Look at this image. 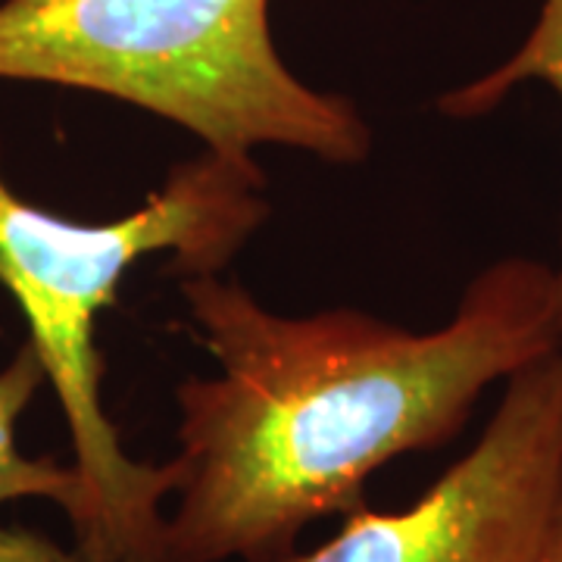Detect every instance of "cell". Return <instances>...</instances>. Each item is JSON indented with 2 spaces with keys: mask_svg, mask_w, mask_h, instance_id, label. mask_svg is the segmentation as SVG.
I'll return each mask as SVG.
<instances>
[{
  "mask_svg": "<svg viewBox=\"0 0 562 562\" xmlns=\"http://www.w3.org/2000/svg\"><path fill=\"white\" fill-rule=\"evenodd\" d=\"M543 562H562V509L560 519H557V528H553V538H550V547H547V557Z\"/></svg>",
  "mask_w": 562,
  "mask_h": 562,
  "instance_id": "obj_8",
  "label": "cell"
},
{
  "mask_svg": "<svg viewBox=\"0 0 562 562\" xmlns=\"http://www.w3.org/2000/svg\"><path fill=\"white\" fill-rule=\"evenodd\" d=\"M562 509V347L506 379L482 438L406 509L362 506L276 562H543Z\"/></svg>",
  "mask_w": 562,
  "mask_h": 562,
  "instance_id": "obj_4",
  "label": "cell"
},
{
  "mask_svg": "<svg viewBox=\"0 0 562 562\" xmlns=\"http://www.w3.org/2000/svg\"><path fill=\"white\" fill-rule=\"evenodd\" d=\"M0 562H81L76 550H63L60 543L29 528L0 525Z\"/></svg>",
  "mask_w": 562,
  "mask_h": 562,
  "instance_id": "obj_7",
  "label": "cell"
},
{
  "mask_svg": "<svg viewBox=\"0 0 562 562\" xmlns=\"http://www.w3.org/2000/svg\"><path fill=\"white\" fill-rule=\"evenodd\" d=\"M44 382L47 375L32 344H22L16 357L0 369V506L50 501L72 519L81 501L79 472L47 457H25L16 443V425Z\"/></svg>",
  "mask_w": 562,
  "mask_h": 562,
  "instance_id": "obj_5",
  "label": "cell"
},
{
  "mask_svg": "<svg viewBox=\"0 0 562 562\" xmlns=\"http://www.w3.org/2000/svg\"><path fill=\"white\" fill-rule=\"evenodd\" d=\"M0 79L116 98L222 154L357 166L372 150L357 103L281 60L269 0H0Z\"/></svg>",
  "mask_w": 562,
  "mask_h": 562,
  "instance_id": "obj_3",
  "label": "cell"
},
{
  "mask_svg": "<svg viewBox=\"0 0 562 562\" xmlns=\"http://www.w3.org/2000/svg\"><path fill=\"white\" fill-rule=\"evenodd\" d=\"M181 301L216 379L179 384L176 506L162 562H276L366 506L403 453L450 443L494 382L560 350L553 266L506 257L435 331L362 310L284 316L241 281L188 276Z\"/></svg>",
  "mask_w": 562,
  "mask_h": 562,
  "instance_id": "obj_1",
  "label": "cell"
},
{
  "mask_svg": "<svg viewBox=\"0 0 562 562\" xmlns=\"http://www.w3.org/2000/svg\"><path fill=\"white\" fill-rule=\"evenodd\" d=\"M525 81H543L562 101V0H541L538 22L525 35L522 47L497 69L484 72L482 79L447 91L438 106L443 116L453 120H479L494 113ZM553 276H557V325H560L562 344V262L553 269Z\"/></svg>",
  "mask_w": 562,
  "mask_h": 562,
  "instance_id": "obj_6",
  "label": "cell"
},
{
  "mask_svg": "<svg viewBox=\"0 0 562 562\" xmlns=\"http://www.w3.org/2000/svg\"><path fill=\"white\" fill-rule=\"evenodd\" d=\"M269 216L266 172L250 154L203 147L176 162L135 213L72 222L22 201L0 172V288L29 322L72 438L81 501L72 522L81 562H162L166 509L179 462H140L122 447L101 401L98 319L144 257L166 254L169 272L220 276Z\"/></svg>",
  "mask_w": 562,
  "mask_h": 562,
  "instance_id": "obj_2",
  "label": "cell"
}]
</instances>
